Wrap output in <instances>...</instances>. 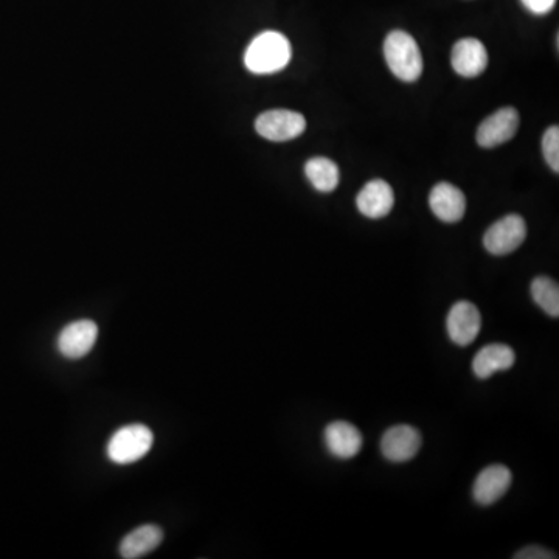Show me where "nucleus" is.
<instances>
[{
    "instance_id": "obj_19",
    "label": "nucleus",
    "mask_w": 559,
    "mask_h": 559,
    "mask_svg": "<svg viewBox=\"0 0 559 559\" xmlns=\"http://www.w3.org/2000/svg\"><path fill=\"white\" fill-rule=\"evenodd\" d=\"M542 153L547 164L555 173H559V129L558 126H550L542 137Z\"/></svg>"
},
{
    "instance_id": "obj_20",
    "label": "nucleus",
    "mask_w": 559,
    "mask_h": 559,
    "mask_svg": "<svg viewBox=\"0 0 559 559\" xmlns=\"http://www.w3.org/2000/svg\"><path fill=\"white\" fill-rule=\"evenodd\" d=\"M524 7L536 16H544L555 8L556 0H521Z\"/></svg>"
},
{
    "instance_id": "obj_10",
    "label": "nucleus",
    "mask_w": 559,
    "mask_h": 559,
    "mask_svg": "<svg viewBox=\"0 0 559 559\" xmlns=\"http://www.w3.org/2000/svg\"><path fill=\"white\" fill-rule=\"evenodd\" d=\"M451 64L460 77H479L488 66L487 47L479 39H460L452 47Z\"/></svg>"
},
{
    "instance_id": "obj_6",
    "label": "nucleus",
    "mask_w": 559,
    "mask_h": 559,
    "mask_svg": "<svg viewBox=\"0 0 559 559\" xmlns=\"http://www.w3.org/2000/svg\"><path fill=\"white\" fill-rule=\"evenodd\" d=\"M98 339V325L94 320L70 322L56 339V348L67 359H80L91 353Z\"/></svg>"
},
{
    "instance_id": "obj_13",
    "label": "nucleus",
    "mask_w": 559,
    "mask_h": 559,
    "mask_svg": "<svg viewBox=\"0 0 559 559\" xmlns=\"http://www.w3.org/2000/svg\"><path fill=\"white\" fill-rule=\"evenodd\" d=\"M359 212L370 219L384 218L392 212L395 195L392 187L382 179L367 182L356 198Z\"/></svg>"
},
{
    "instance_id": "obj_2",
    "label": "nucleus",
    "mask_w": 559,
    "mask_h": 559,
    "mask_svg": "<svg viewBox=\"0 0 559 559\" xmlns=\"http://www.w3.org/2000/svg\"><path fill=\"white\" fill-rule=\"evenodd\" d=\"M384 56L390 72L404 83H414L423 73L420 47L409 33L393 30L384 41Z\"/></svg>"
},
{
    "instance_id": "obj_8",
    "label": "nucleus",
    "mask_w": 559,
    "mask_h": 559,
    "mask_svg": "<svg viewBox=\"0 0 559 559\" xmlns=\"http://www.w3.org/2000/svg\"><path fill=\"white\" fill-rule=\"evenodd\" d=\"M519 128V114L514 108H502L483 120L476 139L482 148H496L510 142Z\"/></svg>"
},
{
    "instance_id": "obj_5",
    "label": "nucleus",
    "mask_w": 559,
    "mask_h": 559,
    "mask_svg": "<svg viewBox=\"0 0 559 559\" xmlns=\"http://www.w3.org/2000/svg\"><path fill=\"white\" fill-rule=\"evenodd\" d=\"M255 129L263 139L271 142H288L302 136L306 129V120L299 112L275 109L263 112L255 120Z\"/></svg>"
},
{
    "instance_id": "obj_9",
    "label": "nucleus",
    "mask_w": 559,
    "mask_h": 559,
    "mask_svg": "<svg viewBox=\"0 0 559 559\" xmlns=\"http://www.w3.org/2000/svg\"><path fill=\"white\" fill-rule=\"evenodd\" d=\"M421 448V435L407 424L393 426L382 435L381 452L393 463H404L414 459Z\"/></svg>"
},
{
    "instance_id": "obj_12",
    "label": "nucleus",
    "mask_w": 559,
    "mask_h": 559,
    "mask_svg": "<svg viewBox=\"0 0 559 559\" xmlns=\"http://www.w3.org/2000/svg\"><path fill=\"white\" fill-rule=\"evenodd\" d=\"M429 205L434 215L443 223H459L465 216L466 198L460 188L449 182H440L432 188Z\"/></svg>"
},
{
    "instance_id": "obj_16",
    "label": "nucleus",
    "mask_w": 559,
    "mask_h": 559,
    "mask_svg": "<svg viewBox=\"0 0 559 559\" xmlns=\"http://www.w3.org/2000/svg\"><path fill=\"white\" fill-rule=\"evenodd\" d=\"M514 362H516V355H514L513 348L508 347V345H485L474 358V375L479 379H488L494 373L510 370Z\"/></svg>"
},
{
    "instance_id": "obj_11",
    "label": "nucleus",
    "mask_w": 559,
    "mask_h": 559,
    "mask_svg": "<svg viewBox=\"0 0 559 559\" xmlns=\"http://www.w3.org/2000/svg\"><path fill=\"white\" fill-rule=\"evenodd\" d=\"M511 480H513V474L507 466H487L474 482L473 494L477 504L485 505V507L496 504L500 497L507 494Z\"/></svg>"
},
{
    "instance_id": "obj_17",
    "label": "nucleus",
    "mask_w": 559,
    "mask_h": 559,
    "mask_svg": "<svg viewBox=\"0 0 559 559\" xmlns=\"http://www.w3.org/2000/svg\"><path fill=\"white\" fill-rule=\"evenodd\" d=\"M305 174L313 187L322 193H331L336 190L339 179H341L339 168L333 160L327 159V157H314V159L308 160L305 165Z\"/></svg>"
},
{
    "instance_id": "obj_4",
    "label": "nucleus",
    "mask_w": 559,
    "mask_h": 559,
    "mask_svg": "<svg viewBox=\"0 0 559 559\" xmlns=\"http://www.w3.org/2000/svg\"><path fill=\"white\" fill-rule=\"evenodd\" d=\"M527 238V224L519 215H507L494 223L483 237V246L496 257H504L519 249Z\"/></svg>"
},
{
    "instance_id": "obj_18",
    "label": "nucleus",
    "mask_w": 559,
    "mask_h": 559,
    "mask_svg": "<svg viewBox=\"0 0 559 559\" xmlns=\"http://www.w3.org/2000/svg\"><path fill=\"white\" fill-rule=\"evenodd\" d=\"M532 297L544 313L552 317L559 316V288L555 280L536 277L532 283Z\"/></svg>"
},
{
    "instance_id": "obj_21",
    "label": "nucleus",
    "mask_w": 559,
    "mask_h": 559,
    "mask_svg": "<svg viewBox=\"0 0 559 559\" xmlns=\"http://www.w3.org/2000/svg\"><path fill=\"white\" fill-rule=\"evenodd\" d=\"M516 559H552L556 558L555 553L549 552V550L542 549L539 546L525 547V549L519 550L516 555Z\"/></svg>"
},
{
    "instance_id": "obj_7",
    "label": "nucleus",
    "mask_w": 559,
    "mask_h": 559,
    "mask_svg": "<svg viewBox=\"0 0 559 559\" xmlns=\"http://www.w3.org/2000/svg\"><path fill=\"white\" fill-rule=\"evenodd\" d=\"M449 337L460 347L473 344L482 328V316L474 303L460 300L452 305L446 319Z\"/></svg>"
},
{
    "instance_id": "obj_3",
    "label": "nucleus",
    "mask_w": 559,
    "mask_h": 559,
    "mask_svg": "<svg viewBox=\"0 0 559 559\" xmlns=\"http://www.w3.org/2000/svg\"><path fill=\"white\" fill-rule=\"evenodd\" d=\"M154 435L145 424H128L109 438L106 455L115 465L139 462L153 448Z\"/></svg>"
},
{
    "instance_id": "obj_1",
    "label": "nucleus",
    "mask_w": 559,
    "mask_h": 559,
    "mask_svg": "<svg viewBox=\"0 0 559 559\" xmlns=\"http://www.w3.org/2000/svg\"><path fill=\"white\" fill-rule=\"evenodd\" d=\"M291 58V44L285 35L263 32L247 47L244 64L255 75H271L285 69Z\"/></svg>"
},
{
    "instance_id": "obj_15",
    "label": "nucleus",
    "mask_w": 559,
    "mask_h": 559,
    "mask_svg": "<svg viewBox=\"0 0 559 559\" xmlns=\"http://www.w3.org/2000/svg\"><path fill=\"white\" fill-rule=\"evenodd\" d=\"M164 541V532L157 525H140L120 542L119 553L125 559H137L154 552Z\"/></svg>"
},
{
    "instance_id": "obj_14",
    "label": "nucleus",
    "mask_w": 559,
    "mask_h": 559,
    "mask_svg": "<svg viewBox=\"0 0 559 559\" xmlns=\"http://www.w3.org/2000/svg\"><path fill=\"white\" fill-rule=\"evenodd\" d=\"M325 443L328 451L337 459H353L362 449V434L356 426L347 421H334L325 429Z\"/></svg>"
}]
</instances>
